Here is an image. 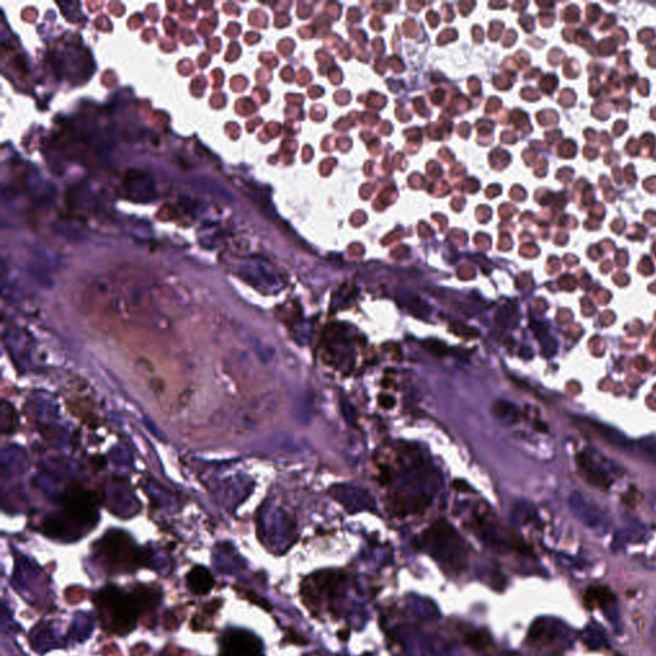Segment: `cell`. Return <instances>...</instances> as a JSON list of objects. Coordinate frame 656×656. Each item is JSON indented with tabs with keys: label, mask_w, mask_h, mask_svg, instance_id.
Segmentation results:
<instances>
[{
	"label": "cell",
	"mask_w": 656,
	"mask_h": 656,
	"mask_svg": "<svg viewBox=\"0 0 656 656\" xmlns=\"http://www.w3.org/2000/svg\"><path fill=\"white\" fill-rule=\"evenodd\" d=\"M414 107H415L417 111L420 112V114L422 117H428V111L423 108V100H422V98H418V99L414 100Z\"/></svg>",
	"instance_id": "22"
},
{
	"label": "cell",
	"mask_w": 656,
	"mask_h": 656,
	"mask_svg": "<svg viewBox=\"0 0 656 656\" xmlns=\"http://www.w3.org/2000/svg\"><path fill=\"white\" fill-rule=\"evenodd\" d=\"M569 507H570L572 513L591 528H596L603 522V518L597 513L596 509L590 507L587 502L583 499L582 495L578 494V493L570 495Z\"/></svg>",
	"instance_id": "10"
},
{
	"label": "cell",
	"mask_w": 656,
	"mask_h": 656,
	"mask_svg": "<svg viewBox=\"0 0 656 656\" xmlns=\"http://www.w3.org/2000/svg\"><path fill=\"white\" fill-rule=\"evenodd\" d=\"M340 409H341L342 417H344V420H345L347 424L355 426L356 424V412H355L354 406H352L347 399L341 398L340 399Z\"/></svg>",
	"instance_id": "16"
},
{
	"label": "cell",
	"mask_w": 656,
	"mask_h": 656,
	"mask_svg": "<svg viewBox=\"0 0 656 656\" xmlns=\"http://www.w3.org/2000/svg\"><path fill=\"white\" fill-rule=\"evenodd\" d=\"M126 189L131 199L149 203L155 198L154 184L148 175L131 170L126 176Z\"/></svg>",
	"instance_id": "6"
},
{
	"label": "cell",
	"mask_w": 656,
	"mask_h": 656,
	"mask_svg": "<svg viewBox=\"0 0 656 656\" xmlns=\"http://www.w3.org/2000/svg\"><path fill=\"white\" fill-rule=\"evenodd\" d=\"M638 443H640V445H638L640 449L649 457V459H651L652 462H655L656 463V439H652V437L643 439V440H641Z\"/></svg>",
	"instance_id": "18"
},
{
	"label": "cell",
	"mask_w": 656,
	"mask_h": 656,
	"mask_svg": "<svg viewBox=\"0 0 656 656\" xmlns=\"http://www.w3.org/2000/svg\"><path fill=\"white\" fill-rule=\"evenodd\" d=\"M396 299H398L400 305H403L408 312H410L412 314L417 316L418 318H426L431 312V308L428 307L426 302L420 299L418 296L410 294L406 290L399 291L398 294H396Z\"/></svg>",
	"instance_id": "12"
},
{
	"label": "cell",
	"mask_w": 656,
	"mask_h": 656,
	"mask_svg": "<svg viewBox=\"0 0 656 656\" xmlns=\"http://www.w3.org/2000/svg\"><path fill=\"white\" fill-rule=\"evenodd\" d=\"M586 600H587V603L595 604L597 608H600L604 612L605 615L608 617V620H610L612 623L618 624L620 613H618V608H617V597L608 587H603V586L592 587V589L587 591Z\"/></svg>",
	"instance_id": "8"
},
{
	"label": "cell",
	"mask_w": 656,
	"mask_h": 656,
	"mask_svg": "<svg viewBox=\"0 0 656 656\" xmlns=\"http://www.w3.org/2000/svg\"><path fill=\"white\" fill-rule=\"evenodd\" d=\"M496 192L500 194L502 192V187L500 186H490L486 190V196H488L490 199H493L496 196Z\"/></svg>",
	"instance_id": "23"
},
{
	"label": "cell",
	"mask_w": 656,
	"mask_h": 656,
	"mask_svg": "<svg viewBox=\"0 0 656 656\" xmlns=\"http://www.w3.org/2000/svg\"><path fill=\"white\" fill-rule=\"evenodd\" d=\"M577 464L580 467V471L582 472L583 478L586 479L589 483L594 486L601 487V488H608L612 483V479H609L606 472H604L600 465L597 464L594 459H591L587 454H578L577 455Z\"/></svg>",
	"instance_id": "9"
},
{
	"label": "cell",
	"mask_w": 656,
	"mask_h": 656,
	"mask_svg": "<svg viewBox=\"0 0 656 656\" xmlns=\"http://www.w3.org/2000/svg\"><path fill=\"white\" fill-rule=\"evenodd\" d=\"M424 347L427 349L428 352H431L432 354L437 355V356H443V355H448V347L440 342V341H435V340H428L424 342Z\"/></svg>",
	"instance_id": "19"
},
{
	"label": "cell",
	"mask_w": 656,
	"mask_h": 656,
	"mask_svg": "<svg viewBox=\"0 0 656 656\" xmlns=\"http://www.w3.org/2000/svg\"><path fill=\"white\" fill-rule=\"evenodd\" d=\"M493 413L497 420H502L504 423H508V424H513V423H516V420H519V412H518L516 406L511 404V403H509V401H505V400L495 401V404L493 406Z\"/></svg>",
	"instance_id": "14"
},
{
	"label": "cell",
	"mask_w": 656,
	"mask_h": 656,
	"mask_svg": "<svg viewBox=\"0 0 656 656\" xmlns=\"http://www.w3.org/2000/svg\"><path fill=\"white\" fill-rule=\"evenodd\" d=\"M428 21H429V25L431 27H436L439 25V15H436L434 12H429L427 15Z\"/></svg>",
	"instance_id": "26"
},
{
	"label": "cell",
	"mask_w": 656,
	"mask_h": 656,
	"mask_svg": "<svg viewBox=\"0 0 656 656\" xmlns=\"http://www.w3.org/2000/svg\"><path fill=\"white\" fill-rule=\"evenodd\" d=\"M532 638L536 641L547 643L567 645L570 640V634L567 627L555 620H542L541 624H535L532 628Z\"/></svg>",
	"instance_id": "7"
},
{
	"label": "cell",
	"mask_w": 656,
	"mask_h": 656,
	"mask_svg": "<svg viewBox=\"0 0 656 656\" xmlns=\"http://www.w3.org/2000/svg\"><path fill=\"white\" fill-rule=\"evenodd\" d=\"M95 604L104 628L125 636L133 631L142 612L135 594H127L114 586H107L96 594Z\"/></svg>",
	"instance_id": "1"
},
{
	"label": "cell",
	"mask_w": 656,
	"mask_h": 656,
	"mask_svg": "<svg viewBox=\"0 0 656 656\" xmlns=\"http://www.w3.org/2000/svg\"><path fill=\"white\" fill-rule=\"evenodd\" d=\"M459 130H460V135H462L463 138H468V135L465 133V131L469 133V131H471V127H469V125H468V123H465L464 122L463 125L460 126V128H459Z\"/></svg>",
	"instance_id": "28"
},
{
	"label": "cell",
	"mask_w": 656,
	"mask_h": 656,
	"mask_svg": "<svg viewBox=\"0 0 656 656\" xmlns=\"http://www.w3.org/2000/svg\"><path fill=\"white\" fill-rule=\"evenodd\" d=\"M493 107H494L495 109L499 108V107H500V100H499V99H495V98H491V99H490V104L486 107V112L491 113Z\"/></svg>",
	"instance_id": "27"
},
{
	"label": "cell",
	"mask_w": 656,
	"mask_h": 656,
	"mask_svg": "<svg viewBox=\"0 0 656 656\" xmlns=\"http://www.w3.org/2000/svg\"><path fill=\"white\" fill-rule=\"evenodd\" d=\"M583 642L590 648V649L598 650L604 648L606 643V637L601 628L595 624V626H589L586 628L583 634Z\"/></svg>",
	"instance_id": "15"
},
{
	"label": "cell",
	"mask_w": 656,
	"mask_h": 656,
	"mask_svg": "<svg viewBox=\"0 0 656 656\" xmlns=\"http://www.w3.org/2000/svg\"><path fill=\"white\" fill-rule=\"evenodd\" d=\"M186 582H187L189 590L199 596L207 595L208 592L212 591L214 586L213 575H210L207 568L204 567L192 568L186 577Z\"/></svg>",
	"instance_id": "11"
},
{
	"label": "cell",
	"mask_w": 656,
	"mask_h": 656,
	"mask_svg": "<svg viewBox=\"0 0 656 656\" xmlns=\"http://www.w3.org/2000/svg\"><path fill=\"white\" fill-rule=\"evenodd\" d=\"M220 656H263L262 642L243 629H229L221 640Z\"/></svg>",
	"instance_id": "4"
},
{
	"label": "cell",
	"mask_w": 656,
	"mask_h": 656,
	"mask_svg": "<svg viewBox=\"0 0 656 656\" xmlns=\"http://www.w3.org/2000/svg\"><path fill=\"white\" fill-rule=\"evenodd\" d=\"M516 312L514 310H509L508 307H505L504 309L500 310L496 316V321L499 322V325L504 326V327H513L516 325Z\"/></svg>",
	"instance_id": "17"
},
{
	"label": "cell",
	"mask_w": 656,
	"mask_h": 656,
	"mask_svg": "<svg viewBox=\"0 0 656 656\" xmlns=\"http://www.w3.org/2000/svg\"><path fill=\"white\" fill-rule=\"evenodd\" d=\"M473 39H474L477 43H482L483 32H482V29H481L479 26H474V27H473Z\"/></svg>",
	"instance_id": "24"
},
{
	"label": "cell",
	"mask_w": 656,
	"mask_h": 656,
	"mask_svg": "<svg viewBox=\"0 0 656 656\" xmlns=\"http://www.w3.org/2000/svg\"><path fill=\"white\" fill-rule=\"evenodd\" d=\"M443 98H445V94H443V90H437V91H435V94H432V102H434V104L439 105L443 102Z\"/></svg>",
	"instance_id": "25"
},
{
	"label": "cell",
	"mask_w": 656,
	"mask_h": 656,
	"mask_svg": "<svg viewBox=\"0 0 656 656\" xmlns=\"http://www.w3.org/2000/svg\"><path fill=\"white\" fill-rule=\"evenodd\" d=\"M336 164V159H327L325 162H322V166H321V172L323 176H328L330 170H331L332 167H335Z\"/></svg>",
	"instance_id": "20"
},
{
	"label": "cell",
	"mask_w": 656,
	"mask_h": 656,
	"mask_svg": "<svg viewBox=\"0 0 656 656\" xmlns=\"http://www.w3.org/2000/svg\"><path fill=\"white\" fill-rule=\"evenodd\" d=\"M378 401H380V406L384 408V409H391L392 406H395V400L391 396H387V395L381 396V398L378 399Z\"/></svg>",
	"instance_id": "21"
},
{
	"label": "cell",
	"mask_w": 656,
	"mask_h": 656,
	"mask_svg": "<svg viewBox=\"0 0 656 656\" xmlns=\"http://www.w3.org/2000/svg\"><path fill=\"white\" fill-rule=\"evenodd\" d=\"M332 495L337 502L344 505V508L350 513H356L361 510H373L376 508V502L368 494V491L353 485H336L332 486Z\"/></svg>",
	"instance_id": "5"
},
{
	"label": "cell",
	"mask_w": 656,
	"mask_h": 656,
	"mask_svg": "<svg viewBox=\"0 0 656 656\" xmlns=\"http://www.w3.org/2000/svg\"><path fill=\"white\" fill-rule=\"evenodd\" d=\"M420 542L424 550L448 570L460 572L465 567L467 545L449 522L443 519L435 522L423 532Z\"/></svg>",
	"instance_id": "2"
},
{
	"label": "cell",
	"mask_w": 656,
	"mask_h": 656,
	"mask_svg": "<svg viewBox=\"0 0 656 656\" xmlns=\"http://www.w3.org/2000/svg\"><path fill=\"white\" fill-rule=\"evenodd\" d=\"M98 554L111 573H130L142 564V555L123 533L111 532L102 540Z\"/></svg>",
	"instance_id": "3"
},
{
	"label": "cell",
	"mask_w": 656,
	"mask_h": 656,
	"mask_svg": "<svg viewBox=\"0 0 656 656\" xmlns=\"http://www.w3.org/2000/svg\"><path fill=\"white\" fill-rule=\"evenodd\" d=\"M583 422L587 423V424H590V427L594 428L597 434L604 439L605 441L613 443V445H615V446H618V448H627L628 441H627L626 436L622 435L620 431L609 427V426L600 424V423H597V422H592V420H583Z\"/></svg>",
	"instance_id": "13"
}]
</instances>
